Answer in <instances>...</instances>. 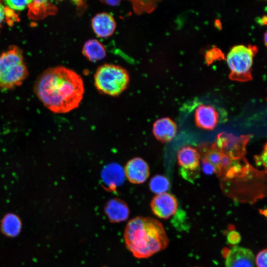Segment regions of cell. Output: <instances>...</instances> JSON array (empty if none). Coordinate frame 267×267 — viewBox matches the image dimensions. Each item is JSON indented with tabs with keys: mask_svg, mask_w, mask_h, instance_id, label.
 <instances>
[{
	"mask_svg": "<svg viewBox=\"0 0 267 267\" xmlns=\"http://www.w3.org/2000/svg\"><path fill=\"white\" fill-rule=\"evenodd\" d=\"M135 13L142 14L153 12L160 0H128Z\"/></svg>",
	"mask_w": 267,
	"mask_h": 267,
	"instance_id": "cell-19",
	"label": "cell"
},
{
	"mask_svg": "<svg viewBox=\"0 0 267 267\" xmlns=\"http://www.w3.org/2000/svg\"><path fill=\"white\" fill-rule=\"evenodd\" d=\"M153 134L156 139L161 142L171 141L177 132L176 124L171 119L163 117L157 120L153 125Z\"/></svg>",
	"mask_w": 267,
	"mask_h": 267,
	"instance_id": "cell-13",
	"label": "cell"
},
{
	"mask_svg": "<svg viewBox=\"0 0 267 267\" xmlns=\"http://www.w3.org/2000/svg\"><path fill=\"white\" fill-rule=\"evenodd\" d=\"M73 1H74V2H75L77 5H79V4H83V0H72Z\"/></svg>",
	"mask_w": 267,
	"mask_h": 267,
	"instance_id": "cell-27",
	"label": "cell"
},
{
	"mask_svg": "<svg viewBox=\"0 0 267 267\" xmlns=\"http://www.w3.org/2000/svg\"><path fill=\"white\" fill-rule=\"evenodd\" d=\"M150 205L152 213L155 216L161 219H167L176 213L178 203L174 196L165 192L156 195L152 198Z\"/></svg>",
	"mask_w": 267,
	"mask_h": 267,
	"instance_id": "cell-7",
	"label": "cell"
},
{
	"mask_svg": "<svg viewBox=\"0 0 267 267\" xmlns=\"http://www.w3.org/2000/svg\"><path fill=\"white\" fill-rule=\"evenodd\" d=\"M124 172L128 180L134 184L144 183L150 175V169L148 163L139 157L128 161L125 166Z\"/></svg>",
	"mask_w": 267,
	"mask_h": 267,
	"instance_id": "cell-6",
	"label": "cell"
},
{
	"mask_svg": "<svg viewBox=\"0 0 267 267\" xmlns=\"http://www.w3.org/2000/svg\"><path fill=\"white\" fill-rule=\"evenodd\" d=\"M28 71L20 48L12 46L0 55V88L11 89L21 85Z\"/></svg>",
	"mask_w": 267,
	"mask_h": 267,
	"instance_id": "cell-3",
	"label": "cell"
},
{
	"mask_svg": "<svg viewBox=\"0 0 267 267\" xmlns=\"http://www.w3.org/2000/svg\"><path fill=\"white\" fill-rule=\"evenodd\" d=\"M21 220L15 214H7L2 220V231L6 236L15 237L18 235L21 231Z\"/></svg>",
	"mask_w": 267,
	"mask_h": 267,
	"instance_id": "cell-16",
	"label": "cell"
},
{
	"mask_svg": "<svg viewBox=\"0 0 267 267\" xmlns=\"http://www.w3.org/2000/svg\"><path fill=\"white\" fill-rule=\"evenodd\" d=\"M202 169L203 172L207 175L217 173L215 167L207 160L202 159Z\"/></svg>",
	"mask_w": 267,
	"mask_h": 267,
	"instance_id": "cell-24",
	"label": "cell"
},
{
	"mask_svg": "<svg viewBox=\"0 0 267 267\" xmlns=\"http://www.w3.org/2000/svg\"><path fill=\"white\" fill-rule=\"evenodd\" d=\"M83 55L90 61L96 62L104 59L106 55L103 44L96 39L87 41L83 46Z\"/></svg>",
	"mask_w": 267,
	"mask_h": 267,
	"instance_id": "cell-15",
	"label": "cell"
},
{
	"mask_svg": "<svg viewBox=\"0 0 267 267\" xmlns=\"http://www.w3.org/2000/svg\"><path fill=\"white\" fill-rule=\"evenodd\" d=\"M267 250L266 249L260 251L256 255L255 263L257 267H267Z\"/></svg>",
	"mask_w": 267,
	"mask_h": 267,
	"instance_id": "cell-23",
	"label": "cell"
},
{
	"mask_svg": "<svg viewBox=\"0 0 267 267\" xmlns=\"http://www.w3.org/2000/svg\"><path fill=\"white\" fill-rule=\"evenodd\" d=\"M254 255L248 248L233 246L225 255L226 267H254Z\"/></svg>",
	"mask_w": 267,
	"mask_h": 267,
	"instance_id": "cell-8",
	"label": "cell"
},
{
	"mask_svg": "<svg viewBox=\"0 0 267 267\" xmlns=\"http://www.w3.org/2000/svg\"><path fill=\"white\" fill-rule=\"evenodd\" d=\"M28 8L30 16L33 19L43 18L50 12L52 13L54 10L49 3V0H33Z\"/></svg>",
	"mask_w": 267,
	"mask_h": 267,
	"instance_id": "cell-18",
	"label": "cell"
},
{
	"mask_svg": "<svg viewBox=\"0 0 267 267\" xmlns=\"http://www.w3.org/2000/svg\"><path fill=\"white\" fill-rule=\"evenodd\" d=\"M104 212L112 223H119L128 219L129 208L123 200L114 198L108 200L104 207Z\"/></svg>",
	"mask_w": 267,
	"mask_h": 267,
	"instance_id": "cell-10",
	"label": "cell"
},
{
	"mask_svg": "<svg viewBox=\"0 0 267 267\" xmlns=\"http://www.w3.org/2000/svg\"><path fill=\"white\" fill-rule=\"evenodd\" d=\"M129 83L128 72L123 67L105 64L100 66L94 75L95 85L101 93L117 96L127 88Z\"/></svg>",
	"mask_w": 267,
	"mask_h": 267,
	"instance_id": "cell-4",
	"label": "cell"
},
{
	"mask_svg": "<svg viewBox=\"0 0 267 267\" xmlns=\"http://www.w3.org/2000/svg\"><path fill=\"white\" fill-rule=\"evenodd\" d=\"M124 240L127 249L138 259L149 258L165 249L169 242L160 222L144 216H137L128 221Z\"/></svg>",
	"mask_w": 267,
	"mask_h": 267,
	"instance_id": "cell-2",
	"label": "cell"
},
{
	"mask_svg": "<svg viewBox=\"0 0 267 267\" xmlns=\"http://www.w3.org/2000/svg\"><path fill=\"white\" fill-rule=\"evenodd\" d=\"M34 91L47 108L65 113L78 107L84 88L80 76L66 67L57 66L46 69L38 76Z\"/></svg>",
	"mask_w": 267,
	"mask_h": 267,
	"instance_id": "cell-1",
	"label": "cell"
},
{
	"mask_svg": "<svg viewBox=\"0 0 267 267\" xmlns=\"http://www.w3.org/2000/svg\"><path fill=\"white\" fill-rule=\"evenodd\" d=\"M17 17H15L12 10L5 7L0 1V27L4 22L6 21L9 25L13 23Z\"/></svg>",
	"mask_w": 267,
	"mask_h": 267,
	"instance_id": "cell-21",
	"label": "cell"
},
{
	"mask_svg": "<svg viewBox=\"0 0 267 267\" xmlns=\"http://www.w3.org/2000/svg\"><path fill=\"white\" fill-rule=\"evenodd\" d=\"M101 178L105 187L109 191H114L123 184L125 178L124 172L120 165L112 163L103 169Z\"/></svg>",
	"mask_w": 267,
	"mask_h": 267,
	"instance_id": "cell-11",
	"label": "cell"
},
{
	"mask_svg": "<svg viewBox=\"0 0 267 267\" xmlns=\"http://www.w3.org/2000/svg\"><path fill=\"white\" fill-rule=\"evenodd\" d=\"M177 157L183 171H195L199 168L200 154L193 147L184 146L181 148L178 153Z\"/></svg>",
	"mask_w": 267,
	"mask_h": 267,
	"instance_id": "cell-14",
	"label": "cell"
},
{
	"mask_svg": "<svg viewBox=\"0 0 267 267\" xmlns=\"http://www.w3.org/2000/svg\"><path fill=\"white\" fill-rule=\"evenodd\" d=\"M33 0H4L7 7L11 10L22 11L29 8Z\"/></svg>",
	"mask_w": 267,
	"mask_h": 267,
	"instance_id": "cell-22",
	"label": "cell"
},
{
	"mask_svg": "<svg viewBox=\"0 0 267 267\" xmlns=\"http://www.w3.org/2000/svg\"><path fill=\"white\" fill-rule=\"evenodd\" d=\"M202 159H205L212 164L217 170V173L220 174L222 151L214 144L212 146H203L201 148Z\"/></svg>",
	"mask_w": 267,
	"mask_h": 267,
	"instance_id": "cell-17",
	"label": "cell"
},
{
	"mask_svg": "<svg viewBox=\"0 0 267 267\" xmlns=\"http://www.w3.org/2000/svg\"><path fill=\"white\" fill-rule=\"evenodd\" d=\"M170 185V182L165 176L156 175L151 178L149 187L150 190L157 195L166 192L169 189Z\"/></svg>",
	"mask_w": 267,
	"mask_h": 267,
	"instance_id": "cell-20",
	"label": "cell"
},
{
	"mask_svg": "<svg viewBox=\"0 0 267 267\" xmlns=\"http://www.w3.org/2000/svg\"><path fill=\"white\" fill-rule=\"evenodd\" d=\"M101 2L109 6H114L118 5L121 0H100Z\"/></svg>",
	"mask_w": 267,
	"mask_h": 267,
	"instance_id": "cell-26",
	"label": "cell"
},
{
	"mask_svg": "<svg viewBox=\"0 0 267 267\" xmlns=\"http://www.w3.org/2000/svg\"><path fill=\"white\" fill-rule=\"evenodd\" d=\"M254 52L244 45L233 46L228 52L226 61L232 74L243 77L249 73L253 61Z\"/></svg>",
	"mask_w": 267,
	"mask_h": 267,
	"instance_id": "cell-5",
	"label": "cell"
},
{
	"mask_svg": "<svg viewBox=\"0 0 267 267\" xmlns=\"http://www.w3.org/2000/svg\"><path fill=\"white\" fill-rule=\"evenodd\" d=\"M266 160H267V145H265V148L262 154L256 157V162L257 164L264 165L265 169L266 168Z\"/></svg>",
	"mask_w": 267,
	"mask_h": 267,
	"instance_id": "cell-25",
	"label": "cell"
},
{
	"mask_svg": "<svg viewBox=\"0 0 267 267\" xmlns=\"http://www.w3.org/2000/svg\"><path fill=\"white\" fill-rule=\"evenodd\" d=\"M91 26L94 32L98 37L107 38L114 33L116 23L111 14L101 12L96 14L92 18Z\"/></svg>",
	"mask_w": 267,
	"mask_h": 267,
	"instance_id": "cell-12",
	"label": "cell"
},
{
	"mask_svg": "<svg viewBox=\"0 0 267 267\" xmlns=\"http://www.w3.org/2000/svg\"><path fill=\"white\" fill-rule=\"evenodd\" d=\"M195 120L199 128L212 130L219 122V113L212 105L201 104L196 109Z\"/></svg>",
	"mask_w": 267,
	"mask_h": 267,
	"instance_id": "cell-9",
	"label": "cell"
}]
</instances>
